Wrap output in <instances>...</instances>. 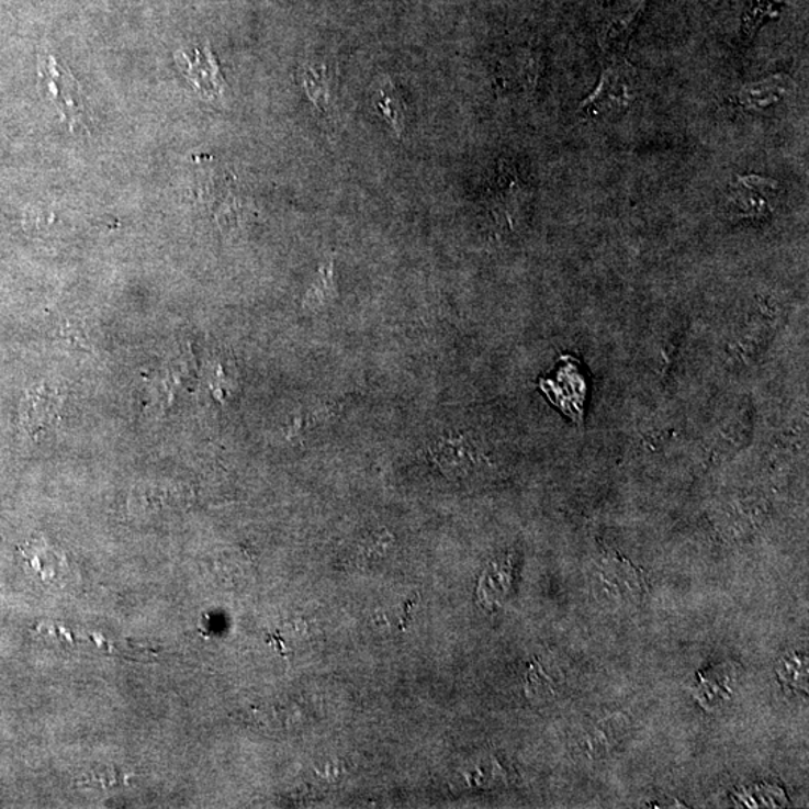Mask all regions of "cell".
Segmentation results:
<instances>
[{
  "label": "cell",
  "mask_w": 809,
  "mask_h": 809,
  "mask_svg": "<svg viewBox=\"0 0 809 809\" xmlns=\"http://www.w3.org/2000/svg\"><path fill=\"white\" fill-rule=\"evenodd\" d=\"M548 392L550 401L570 417L574 423H581L585 416L586 393H588V383L583 375L581 367L576 360L562 359V364L558 368L553 378L548 380Z\"/></svg>",
  "instance_id": "obj_4"
},
{
  "label": "cell",
  "mask_w": 809,
  "mask_h": 809,
  "mask_svg": "<svg viewBox=\"0 0 809 809\" xmlns=\"http://www.w3.org/2000/svg\"><path fill=\"white\" fill-rule=\"evenodd\" d=\"M734 681H737V676H734L733 667H730L729 664L710 668L706 675L700 676L697 699L706 706V709L717 708L722 701L732 696Z\"/></svg>",
  "instance_id": "obj_10"
},
{
  "label": "cell",
  "mask_w": 809,
  "mask_h": 809,
  "mask_svg": "<svg viewBox=\"0 0 809 809\" xmlns=\"http://www.w3.org/2000/svg\"><path fill=\"white\" fill-rule=\"evenodd\" d=\"M783 0H750L743 14V31L753 35L766 20L775 19L779 14Z\"/></svg>",
  "instance_id": "obj_12"
},
{
  "label": "cell",
  "mask_w": 809,
  "mask_h": 809,
  "mask_svg": "<svg viewBox=\"0 0 809 809\" xmlns=\"http://www.w3.org/2000/svg\"><path fill=\"white\" fill-rule=\"evenodd\" d=\"M41 83L44 86L45 97L53 102L65 122L77 126L83 122L85 105L80 88L71 71L60 65L56 57L47 55L40 60Z\"/></svg>",
  "instance_id": "obj_3"
},
{
  "label": "cell",
  "mask_w": 809,
  "mask_h": 809,
  "mask_svg": "<svg viewBox=\"0 0 809 809\" xmlns=\"http://www.w3.org/2000/svg\"><path fill=\"white\" fill-rule=\"evenodd\" d=\"M648 0H614L599 15L595 36L603 59L623 57L631 36L642 22Z\"/></svg>",
  "instance_id": "obj_2"
},
{
  "label": "cell",
  "mask_w": 809,
  "mask_h": 809,
  "mask_svg": "<svg viewBox=\"0 0 809 809\" xmlns=\"http://www.w3.org/2000/svg\"><path fill=\"white\" fill-rule=\"evenodd\" d=\"M778 676L782 677L783 681L790 682V685L804 682L807 679V667H805V661L795 655L784 659L782 667H778Z\"/></svg>",
  "instance_id": "obj_13"
},
{
  "label": "cell",
  "mask_w": 809,
  "mask_h": 809,
  "mask_svg": "<svg viewBox=\"0 0 809 809\" xmlns=\"http://www.w3.org/2000/svg\"><path fill=\"white\" fill-rule=\"evenodd\" d=\"M779 183L759 175L739 176L729 192L730 209L741 217H759L771 212V199Z\"/></svg>",
  "instance_id": "obj_5"
},
{
  "label": "cell",
  "mask_w": 809,
  "mask_h": 809,
  "mask_svg": "<svg viewBox=\"0 0 809 809\" xmlns=\"http://www.w3.org/2000/svg\"><path fill=\"white\" fill-rule=\"evenodd\" d=\"M636 78V69L626 56L605 59L598 83L581 102L578 113L586 117H599L627 111L638 97Z\"/></svg>",
  "instance_id": "obj_1"
},
{
  "label": "cell",
  "mask_w": 809,
  "mask_h": 809,
  "mask_svg": "<svg viewBox=\"0 0 809 809\" xmlns=\"http://www.w3.org/2000/svg\"><path fill=\"white\" fill-rule=\"evenodd\" d=\"M793 86L791 77L778 72L774 76L762 78L742 86L738 92V102L743 110L763 111L778 104L790 93Z\"/></svg>",
  "instance_id": "obj_8"
},
{
  "label": "cell",
  "mask_w": 809,
  "mask_h": 809,
  "mask_svg": "<svg viewBox=\"0 0 809 809\" xmlns=\"http://www.w3.org/2000/svg\"><path fill=\"white\" fill-rule=\"evenodd\" d=\"M540 71V56L537 53L524 52L508 60L507 65H503L501 80L505 86H517V88L532 90L537 88Z\"/></svg>",
  "instance_id": "obj_11"
},
{
  "label": "cell",
  "mask_w": 809,
  "mask_h": 809,
  "mask_svg": "<svg viewBox=\"0 0 809 809\" xmlns=\"http://www.w3.org/2000/svg\"><path fill=\"white\" fill-rule=\"evenodd\" d=\"M594 586L598 595L616 603L631 602L642 591L638 571L618 562H603L594 573Z\"/></svg>",
  "instance_id": "obj_7"
},
{
  "label": "cell",
  "mask_w": 809,
  "mask_h": 809,
  "mask_svg": "<svg viewBox=\"0 0 809 809\" xmlns=\"http://www.w3.org/2000/svg\"><path fill=\"white\" fill-rule=\"evenodd\" d=\"M23 420L26 423L31 432H43L52 425H55L61 400L56 390L43 387L34 390L27 394V400L23 404Z\"/></svg>",
  "instance_id": "obj_9"
},
{
  "label": "cell",
  "mask_w": 809,
  "mask_h": 809,
  "mask_svg": "<svg viewBox=\"0 0 809 809\" xmlns=\"http://www.w3.org/2000/svg\"><path fill=\"white\" fill-rule=\"evenodd\" d=\"M175 59L183 76L195 86L196 92L205 100L224 94L225 81L211 47H205L204 50L195 48L194 52L179 50Z\"/></svg>",
  "instance_id": "obj_6"
}]
</instances>
